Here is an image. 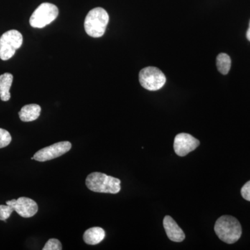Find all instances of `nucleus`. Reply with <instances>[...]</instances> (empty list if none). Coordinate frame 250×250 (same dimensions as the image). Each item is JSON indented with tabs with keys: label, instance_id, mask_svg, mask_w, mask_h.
<instances>
[{
	"label": "nucleus",
	"instance_id": "nucleus-1",
	"mask_svg": "<svg viewBox=\"0 0 250 250\" xmlns=\"http://www.w3.org/2000/svg\"><path fill=\"white\" fill-rule=\"evenodd\" d=\"M215 232L222 241L233 244L240 239L242 235L241 223L234 217L223 215L215 223Z\"/></svg>",
	"mask_w": 250,
	"mask_h": 250
},
{
	"label": "nucleus",
	"instance_id": "nucleus-2",
	"mask_svg": "<svg viewBox=\"0 0 250 250\" xmlns=\"http://www.w3.org/2000/svg\"><path fill=\"white\" fill-rule=\"evenodd\" d=\"M121 181L101 172H93L85 179L86 187L91 191L117 194L121 191Z\"/></svg>",
	"mask_w": 250,
	"mask_h": 250
},
{
	"label": "nucleus",
	"instance_id": "nucleus-3",
	"mask_svg": "<svg viewBox=\"0 0 250 250\" xmlns=\"http://www.w3.org/2000/svg\"><path fill=\"white\" fill-rule=\"evenodd\" d=\"M109 21L106 10L101 7L92 9L85 18L84 28L88 36L100 38L104 35Z\"/></svg>",
	"mask_w": 250,
	"mask_h": 250
},
{
	"label": "nucleus",
	"instance_id": "nucleus-4",
	"mask_svg": "<svg viewBox=\"0 0 250 250\" xmlns=\"http://www.w3.org/2000/svg\"><path fill=\"white\" fill-rule=\"evenodd\" d=\"M22 42V35L20 31L12 29L5 32L0 37V59L7 61L12 58Z\"/></svg>",
	"mask_w": 250,
	"mask_h": 250
},
{
	"label": "nucleus",
	"instance_id": "nucleus-5",
	"mask_svg": "<svg viewBox=\"0 0 250 250\" xmlns=\"http://www.w3.org/2000/svg\"><path fill=\"white\" fill-rule=\"evenodd\" d=\"M58 15L57 6L50 3H42L31 15L29 23L31 27L41 29L55 21Z\"/></svg>",
	"mask_w": 250,
	"mask_h": 250
},
{
	"label": "nucleus",
	"instance_id": "nucleus-6",
	"mask_svg": "<svg viewBox=\"0 0 250 250\" xmlns=\"http://www.w3.org/2000/svg\"><path fill=\"white\" fill-rule=\"evenodd\" d=\"M139 82L143 88L151 91L161 89L166 83L164 74L155 67H147L139 73Z\"/></svg>",
	"mask_w": 250,
	"mask_h": 250
},
{
	"label": "nucleus",
	"instance_id": "nucleus-7",
	"mask_svg": "<svg viewBox=\"0 0 250 250\" xmlns=\"http://www.w3.org/2000/svg\"><path fill=\"white\" fill-rule=\"evenodd\" d=\"M72 148V144L69 141H62L54 143L52 146L42 148L34 154V160L39 162L52 160L63 155L69 152Z\"/></svg>",
	"mask_w": 250,
	"mask_h": 250
},
{
	"label": "nucleus",
	"instance_id": "nucleus-8",
	"mask_svg": "<svg viewBox=\"0 0 250 250\" xmlns=\"http://www.w3.org/2000/svg\"><path fill=\"white\" fill-rule=\"evenodd\" d=\"M6 203L12 207L15 211L22 218H31L36 214L39 210L37 203L29 197H19L17 200L14 199Z\"/></svg>",
	"mask_w": 250,
	"mask_h": 250
},
{
	"label": "nucleus",
	"instance_id": "nucleus-9",
	"mask_svg": "<svg viewBox=\"0 0 250 250\" xmlns=\"http://www.w3.org/2000/svg\"><path fill=\"white\" fill-rule=\"evenodd\" d=\"M200 143L191 135L182 133L175 136L174 141V149L179 156H185L195 150Z\"/></svg>",
	"mask_w": 250,
	"mask_h": 250
},
{
	"label": "nucleus",
	"instance_id": "nucleus-10",
	"mask_svg": "<svg viewBox=\"0 0 250 250\" xmlns=\"http://www.w3.org/2000/svg\"><path fill=\"white\" fill-rule=\"evenodd\" d=\"M164 227L169 239L176 243H181L185 239L186 236L173 218L170 215H166L164 219Z\"/></svg>",
	"mask_w": 250,
	"mask_h": 250
},
{
	"label": "nucleus",
	"instance_id": "nucleus-11",
	"mask_svg": "<svg viewBox=\"0 0 250 250\" xmlns=\"http://www.w3.org/2000/svg\"><path fill=\"white\" fill-rule=\"evenodd\" d=\"M106 233L103 228L95 227L88 229L83 233V241L86 244L95 246L104 239Z\"/></svg>",
	"mask_w": 250,
	"mask_h": 250
},
{
	"label": "nucleus",
	"instance_id": "nucleus-12",
	"mask_svg": "<svg viewBox=\"0 0 250 250\" xmlns=\"http://www.w3.org/2000/svg\"><path fill=\"white\" fill-rule=\"evenodd\" d=\"M41 107L36 104L25 105L19 112V117L22 122L36 121L40 116Z\"/></svg>",
	"mask_w": 250,
	"mask_h": 250
},
{
	"label": "nucleus",
	"instance_id": "nucleus-13",
	"mask_svg": "<svg viewBox=\"0 0 250 250\" xmlns=\"http://www.w3.org/2000/svg\"><path fill=\"white\" fill-rule=\"evenodd\" d=\"M14 77L11 73H4L0 75V99L1 101L7 102L11 98L10 88L12 85Z\"/></svg>",
	"mask_w": 250,
	"mask_h": 250
},
{
	"label": "nucleus",
	"instance_id": "nucleus-14",
	"mask_svg": "<svg viewBox=\"0 0 250 250\" xmlns=\"http://www.w3.org/2000/svg\"><path fill=\"white\" fill-rule=\"evenodd\" d=\"M217 67L219 72L223 75H227L231 68V59L227 54L221 53L219 54L216 60Z\"/></svg>",
	"mask_w": 250,
	"mask_h": 250
},
{
	"label": "nucleus",
	"instance_id": "nucleus-15",
	"mask_svg": "<svg viewBox=\"0 0 250 250\" xmlns=\"http://www.w3.org/2000/svg\"><path fill=\"white\" fill-rule=\"evenodd\" d=\"M11 134L6 129L0 128V149L9 146L11 142Z\"/></svg>",
	"mask_w": 250,
	"mask_h": 250
},
{
	"label": "nucleus",
	"instance_id": "nucleus-16",
	"mask_svg": "<svg viewBox=\"0 0 250 250\" xmlns=\"http://www.w3.org/2000/svg\"><path fill=\"white\" fill-rule=\"evenodd\" d=\"M13 211H14V209L11 206L0 205V220L6 221L11 216Z\"/></svg>",
	"mask_w": 250,
	"mask_h": 250
},
{
	"label": "nucleus",
	"instance_id": "nucleus-17",
	"mask_svg": "<svg viewBox=\"0 0 250 250\" xmlns=\"http://www.w3.org/2000/svg\"><path fill=\"white\" fill-rule=\"evenodd\" d=\"M43 250H62V246L61 242L56 238H51L46 243L42 248Z\"/></svg>",
	"mask_w": 250,
	"mask_h": 250
},
{
	"label": "nucleus",
	"instance_id": "nucleus-18",
	"mask_svg": "<svg viewBox=\"0 0 250 250\" xmlns=\"http://www.w3.org/2000/svg\"><path fill=\"white\" fill-rule=\"evenodd\" d=\"M241 192L243 198L250 202V181L243 186Z\"/></svg>",
	"mask_w": 250,
	"mask_h": 250
},
{
	"label": "nucleus",
	"instance_id": "nucleus-19",
	"mask_svg": "<svg viewBox=\"0 0 250 250\" xmlns=\"http://www.w3.org/2000/svg\"><path fill=\"white\" fill-rule=\"evenodd\" d=\"M247 38H248V40L250 41V22L249 29H248V31H247Z\"/></svg>",
	"mask_w": 250,
	"mask_h": 250
}]
</instances>
